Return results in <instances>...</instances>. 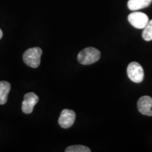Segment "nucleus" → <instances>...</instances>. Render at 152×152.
Listing matches in <instances>:
<instances>
[{"mask_svg":"<svg viewBox=\"0 0 152 152\" xmlns=\"http://www.w3.org/2000/svg\"><path fill=\"white\" fill-rule=\"evenodd\" d=\"M101 53L94 47H87L81 51L77 55V61L83 65H90L98 61Z\"/></svg>","mask_w":152,"mask_h":152,"instance_id":"nucleus-1","label":"nucleus"},{"mask_svg":"<svg viewBox=\"0 0 152 152\" xmlns=\"http://www.w3.org/2000/svg\"><path fill=\"white\" fill-rule=\"evenodd\" d=\"M42 50L39 47L28 49L24 52L23 56L25 64L30 67L36 68L40 64V58Z\"/></svg>","mask_w":152,"mask_h":152,"instance_id":"nucleus-2","label":"nucleus"},{"mask_svg":"<svg viewBox=\"0 0 152 152\" xmlns=\"http://www.w3.org/2000/svg\"><path fill=\"white\" fill-rule=\"evenodd\" d=\"M128 77L134 83H140L144 79V70L142 66L137 62H132L127 68Z\"/></svg>","mask_w":152,"mask_h":152,"instance_id":"nucleus-3","label":"nucleus"},{"mask_svg":"<svg viewBox=\"0 0 152 152\" xmlns=\"http://www.w3.org/2000/svg\"><path fill=\"white\" fill-rule=\"evenodd\" d=\"M149 20L148 16L142 12L134 11L128 16V21L133 27L137 29H144Z\"/></svg>","mask_w":152,"mask_h":152,"instance_id":"nucleus-4","label":"nucleus"},{"mask_svg":"<svg viewBox=\"0 0 152 152\" xmlns=\"http://www.w3.org/2000/svg\"><path fill=\"white\" fill-rule=\"evenodd\" d=\"M39 102V97L33 92L25 94L23 102L22 103V111L24 113L30 114L33 111L34 106Z\"/></svg>","mask_w":152,"mask_h":152,"instance_id":"nucleus-5","label":"nucleus"},{"mask_svg":"<svg viewBox=\"0 0 152 152\" xmlns=\"http://www.w3.org/2000/svg\"><path fill=\"white\" fill-rule=\"evenodd\" d=\"M75 120V113L72 110L64 109L58 118V124L63 128H69L73 125Z\"/></svg>","mask_w":152,"mask_h":152,"instance_id":"nucleus-6","label":"nucleus"},{"mask_svg":"<svg viewBox=\"0 0 152 152\" xmlns=\"http://www.w3.org/2000/svg\"><path fill=\"white\" fill-rule=\"evenodd\" d=\"M152 98L149 96H144L139 99L137 109L142 114L148 116L152 115Z\"/></svg>","mask_w":152,"mask_h":152,"instance_id":"nucleus-7","label":"nucleus"},{"mask_svg":"<svg viewBox=\"0 0 152 152\" xmlns=\"http://www.w3.org/2000/svg\"><path fill=\"white\" fill-rule=\"evenodd\" d=\"M152 0H129L128 7L131 11H137L146 8L151 4Z\"/></svg>","mask_w":152,"mask_h":152,"instance_id":"nucleus-8","label":"nucleus"},{"mask_svg":"<svg viewBox=\"0 0 152 152\" xmlns=\"http://www.w3.org/2000/svg\"><path fill=\"white\" fill-rule=\"evenodd\" d=\"M11 90V85L7 81L0 82V104L3 105L7 102L8 94Z\"/></svg>","mask_w":152,"mask_h":152,"instance_id":"nucleus-9","label":"nucleus"},{"mask_svg":"<svg viewBox=\"0 0 152 152\" xmlns=\"http://www.w3.org/2000/svg\"><path fill=\"white\" fill-rule=\"evenodd\" d=\"M142 37L145 41L152 40V20H149L148 23L144 28Z\"/></svg>","mask_w":152,"mask_h":152,"instance_id":"nucleus-10","label":"nucleus"},{"mask_svg":"<svg viewBox=\"0 0 152 152\" xmlns=\"http://www.w3.org/2000/svg\"><path fill=\"white\" fill-rule=\"evenodd\" d=\"M90 148L83 145H74L66 148V152H90Z\"/></svg>","mask_w":152,"mask_h":152,"instance_id":"nucleus-11","label":"nucleus"},{"mask_svg":"<svg viewBox=\"0 0 152 152\" xmlns=\"http://www.w3.org/2000/svg\"><path fill=\"white\" fill-rule=\"evenodd\" d=\"M2 36H3V32H2V30L0 29V39H1Z\"/></svg>","mask_w":152,"mask_h":152,"instance_id":"nucleus-12","label":"nucleus"}]
</instances>
